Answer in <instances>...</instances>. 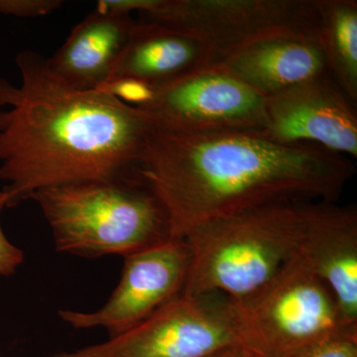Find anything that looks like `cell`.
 Wrapping results in <instances>:
<instances>
[{"mask_svg":"<svg viewBox=\"0 0 357 357\" xmlns=\"http://www.w3.org/2000/svg\"><path fill=\"white\" fill-rule=\"evenodd\" d=\"M356 173L344 155L281 143L261 131L152 128L137 174L166 211L170 238L266 204L333 202Z\"/></svg>","mask_w":357,"mask_h":357,"instance_id":"cell-1","label":"cell"},{"mask_svg":"<svg viewBox=\"0 0 357 357\" xmlns=\"http://www.w3.org/2000/svg\"><path fill=\"white\" fill-rule=\"evenodd\" d=\"M21 81L0 77V181L16 206L41 190L137 173L151 121L98 91L56 77L32 50L16 57Z\"/></svg>","mask_w":357,"mask_h":357,"instance_id":"cell-2","label":"cell"},{"mask_svg":"<svg viewBox=\"0 0 357 357\" xmlns=\"http://www.w3.org/2000/svg\"><path fill=\"white\" fill-rule=\"evenodd\" d=\"M304 204H266L192 230L184 239L190 263L182 293L250 299L300 252Z\"/></svg>","mask_w":357,"mask_h":357,"instance_id":"cell-3","label":"cell"},{"mask_svg":"<svg viewBox=\"0 0 357 357\" xmlns=\"http://www.w3.org/2000/svg\"><path fill=\"white\" fill-rule=\"evenodd\" d=\"M30 199L48 222L58 252L124 258L170 238L166 211L137 173L48 188Z\"/></svg>","mask_w":357,"mask_h":357,"instance_id":"cell-4","label":"cell"},{"mask_svg":"<svg viewBox=\"0 0 357 357\" xmlns=\"http://www.w3.org/2000/svg\"><path fill=\"white\" fill-rule=\"evenodd\" d=\"M105 6L191 35L213 52L215 65L260 40L317 42L314 0H107Z\"/></svg>","mask_w":357,"mask_h":357,"instance_id":"cell-5","label":"cell"},{"mask_svg":"<svg viewBox=\"0 0 357 357\" xmlns=\"http://www.w3.org/2000/svg\"><path fill=\"white\" fill-rule=\"evenodd\" d=\"M234 305L239 345L259 357H286L357 326L345 321L333 293L301 252L261 291Z\"/></svg>","mask_w":357,"mask_h":357,"instance_id":"cell-6","label":"cell"},{"mask_svg":"<svg viewBox=\"0 0 357 357\" xmlns=\"http://www.w3.org/2000/svg\"><path fill=\"white\" fill-rule=\"evenodd\" d=\"M239 345L234 301L220 294H181L102 344L41 357H211Z\"/></svg>","mask_w":357,"mask_h":357,"instance_id":"cell-7","label":"cell"},{"mask_svg":"<svg viewBox=\"0 0 357 357\" xmlns=\"http://www.w3.org/2000/svg\"><path fill=\"white\" fill-rule=\"evenodd\" d=\"M141 112L152 128L177 132L262 131L266 123L265 98L218 65L159 86Z\"/></svg>","mask_w":357,"mask_h":357,"instance_id":"cell-8","label":"cell"},{"mask_svg":"<svg viewBox=\"0 0 357 357\" xmlns=\"http://www.w3.org/2000/svg\"><path fill=\"white\" fill-rule=\"evenodd\" d=\"M189 263L184 239H166L124 257L119 285L98 311L61 310L59 316L77 330L100 328L117 337L182 294Z\"/></svg>","mask_w":357,"mask_h":357,"instance_id":"cell-9","label":"cell"},{"mask_svg":"<svg viewBox=\"0 0 357 357\" xmlns=\"http://www.w3.org/2000/svg\"><path fill=\"white\" fill-rule=\"evenodd\" d=\"M265 115L271 139L357 157L356 107L328 72L265 98Z\"/></svg>","mask_w":357,"mask_h":357,"instance_id":"cell-10","label":"cell"},{"mask_svg":"<svg viewBox=\"0 0 357 357\" xmlns=\"http://www.w3.org/2000/svg\"><path fill=\"white\" fill-rule=\"evenodd\" d=\"M301 255L328 286L342 317L357 325V211L333 202L304 204Z\"/></svg>","mask_w":357,"mask_h":357,"instance_id":"cell-11","label":"cell"},{"mask_svg":"<svg viewBox=\"0 0 357 357\" xmlns=\"http://www.w3.org/2000/svg\"><path fill=\"white\" fill-rule=\"evenodd\" d=\"M136 23L130 14L98 7L75 26L47 65L70 88L95 91L112 77Z\"/></svg>","mask_w":357,"mask_h":357,"instance_id":"cell-12","label":"cell"},{"mask_svg":"<svg viewBox=\"0 0 357 357\" xmlns=\"http://www.w3.org/2000/svg\"><path fill=\"white\" fill-rule=\"evenodd\" d=\"M215 63L213 52L191 35L137 21L109 79L134 77L163 86Z\"/></svg>","mask_w":357,"mask_h":357,"instance_id":"cell-13","label":"cell"},{"mask_svg":"<svg viewBox=\"0 0 357 357\" xmlns=\"http://www.w3.org/2000/svg\"><path fill=\"white\" fill-rule=\"evenodd\" d=\"M218 65L264 98L326 72L317 42L294 37L260 40Z\"/></svg>","mask_w":357,"mask_h":357,"instance_id":"cell-14","label":"cell"},{"mask_svg":"<svg viewBox=\"0 0 357 357\" xmlns=\"http://www.w3.org/2000/svg\"><path fill=\"white\" fill-rule=\"evenodd\" d=\"M318 13L317 44L326 72L356 107L357 1L314 0Z\"/></svg>","mask_w":357,"mask_h":357,"instance_id":"cell-15","label":"cell"},{"mask_svg":"<svg viewBox=\"0 0 357 357\" xmlns=\"http://www.w3.org/2000/svg\"><path fill=\"white\" fill-rule=\"evenodd\" d=\"M158 88L134 77H114L95 91H102L124 105L142 110L154 102Z\"/></svg>","mask_w":357,"mask_h":357,"instance_id":"cell-16","label":"cell"},{"mask_svg":"<svg viewBox=\"0 0 357 357\" xmlns=\"http://www.w3.org/2000/svg\"><path fill=\"white\" fill-rule=\"evenodd\" d=\"M286 357H357V326L328 335Z\"/></svg>","mask_w":357,"mask_h":357,"instance_id":"cell-17","label":"cell"},{"mask_svg":"<svg viewBox=\"0 0 357 357\" xmlns=\"http://www.w3.org/2000/svg\"><path fill=\"white\" fill-rule=\"evenodd\" d=\"M63 4L62 0H0V15L40 17L58 10Z\"/></svg>","mask_w":357,"mask_h":357,"instance_id":"cell-18","label":"cell"},{"mask_svg":"<svg viewBox=\"0 0 357 357\" xmlns=\"http://www.w3.org/2000/svg\"><path fill=\"white\" fill-rule=\"evenodd\" d=\"M8 196L6 192L0 191V276H13L18 267L24 261V253L20 248L14 245L7 239L1 225V213L8 208Z\"/></svg>","mask_w":357,"mask_h":357,"instance_id":"cell-19","label":"cell"},{"mask_svg":"<svg viewBox=\"0 0 357 357\" xmlns=\"http://www.w3.org/2000/svg\"><path fill=\"white\" fill-rule=\"evenodd\" d=\"M211 357H259L255 356V354L241 347V345H236V347H229V349H225V351L218 352Z\"/></svg>","mask_w":357,"mask_h":357,"instance_id":"cell-20","label":"cell"}]
</instances>
